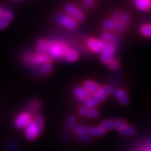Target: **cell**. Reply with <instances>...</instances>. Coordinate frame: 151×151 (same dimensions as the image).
<instances>
[{"label": "cell", "mask_w": 151, "mask_h": 151, "mask_svg": "<svg viewBox=\"0 0 151 151\" xmlns=\"http://www.w3.org/2000/svg\"><path fill=\"white\" fill-rule=\"evenodd\" d=\"M53 70V65L51 62H47V63H44L41 65L40 66H39L38 71L39 74L43 75H48Z\"/></svg>", "instance_id": "44dd1931"}, {"label": "cell", "mask_w": 151, "mask_h": 151, "mask_svg": "<svg viewBox=\"0 0 151 151\" xmlns=\"http://www.w3.org/2000/svg\"><path fill=\"white\" fill-rule=\"evenodd\" d=\"M2 12H3V9H2V8L0 7V16H1V15L2 14Z\"/></svg>", "instance_id": "836d02e7"}, {"label": "cell", "mask_w": 151, "mask_h": 151, "mask_svg": "<svg viewBox=\"0 0 151 151\" xmlns=\"http://www.w3.org/2000/svg\"><path fill=\"white\" fill-rule=\"evenodd\" d=\"M108 66L111 70H117L120 68V61L117 58H112L110 61L107 63Z\"/></svg>", "instance_id": "f1b7e54d"}, {"label": "cell", "mask_w": 151, "mask_h": 151, "mask_svg": "<svg viewBox=\"0 0 151 151\" xmlns=\"http://www.w3.org/2000/svg\"><path fill=\"white\" fill-rule=\"evenodd\" d=\"M115 96L117 97L118 99L119 102L123 104V105H126L129 102V97L128 94L126 93V91L123 89H117Z\"/></svg>", "instance_id": "e0dca14e"}, {"label": "cell", "mask_w": 151, "mask_h": 151, "mask_svg": "<svg viewBox=\"0 0 151 151\" xmlns=\"http://www.w3.org/2000/svg\"><path fill=\"white\" fill-rule=\"evenodd\" d=\"M110 94V90H109V86L101 87L99 91L93 94V96H90V98L85 101V105L90 107H94L98 105L103 100H105L107 98V96Z\"/></svg>", "instance_id": "277c9868"}, {"label": "cell", "mask_w": 151, "mask_h": 151, "mask_svg": "<svg viewBox=\"0 0 151 151\" xmlns=\"http://www.w3.org/2000/svg\"><path fill=\"white\" fill-rule=\"evenodd\" d=\"M117 21H120L124 23V24H126V25H128L130 21H131V18H130V15L128 13H126V12L120 13V16H119V19Z\"/></svg>", "instance_id": "83f0119b"}, {"label": "cell", "mask_w": 151, "mask_h": 151, "mask_svg": "<svg viewBox=\"0 0 151 151\" xmlns=\"http://www.w3.org/2000/svg\"><path fill=\"white\" fill-rule=\"evenodd\" d=\"M150 2H151V0H150Z\"/></svg>", "instance_id": "d590c367"}, {"label": "cell", "mask_w": 151, "mask_h": 151, "mask_svg": "<svg viewBox=\"0 0 151 151\" xmlns=\"http://www.w3.org/2000/svg\"><path fill=\"white\" fill-rule=\"evenodd\" d=\"M55 20L58 24L69 30H75L78 26V22L69 15L58 14L55 16Z\"/></svg>", "instance_id": "8992f818"}, {"label": "cell", "mask_w": 151, "mask_h": 151, "mask_svg": "<svg viewBox=\"0 0 151 151\" xmlns=\"http://www.w3.org/2000/svg\"><path fill=\"white\" fill-rule=\"evenodd\" d=\"M118 131L123 135H126V136H131L135 133V129L131 126H129L127 124H125L123 126L120 127V128L117 129Z\"/></svg>", "instance_id": "7402d4cb"}, {"label": "cell", "mask_w": 151, "mask_h": 151, "mask_svg": "<svg viewBox=\"0 0 151 151\" xmlns=\"http://www.w3.org/2000/svg\"><path fill=\"white\" fill-rule=\"evenodd\" d=\"M102 40L105 42L106 43H107V42L117 43L121 40V36L118 33L115 32L106 31L102 34Z\"/></svg>", "instance_id": "4fadbf2b"}, {"label": "cell", "mask_w": 151, "mask_h": 151, "mask_svg": "<svg viewBox=\"0 0 151 151\" xmlns=\"http://www.w3.org/2000/svg\"><path fill=\"white\" fill-rule=\"evenodd\" d=\"M134 2L136 8L141 11H147L151 8V2L150 0H134Z\"/></svg>", "instance_id": "ffe728a7"}, {"label": "cell", "mask_w": 151, "mask_h": 151, "mask_svg": "<svg viewBox=\"0 0 151 151\" xmlns=\"http://www.w3.org/2000/svg\"><path fill=\"white\" fill-rule=\"evenodd\" d=\"M15 1H19V0H15Z\"/></svg>", "instance_id": "e575fe53"}, {"label": "cell", "mask_w": 151, "mask_h": 151, "mask_svg": "<svg viewBox=\"0 0 151 151\" xmlns=\"http://www.w3.org/2000/svg\"><path fill=\"white\" fill-rule=\"evenodd\" d=\"M13 19V13L10 10H3V12L0 16V30L5 29L9 25Z\"/></svg>", "instance_id": "7c38bea8"}, {"label": "cell", "mask_w": 151, "mask_h": 151, "mask_svg": "<svg viewBox=\"0 0 151 151\" xmlns=\"http://www.w3.org/2000/svg\"><path fill=\"white\" fill-rule=\"evenodd\" d=\"M89 129L90 127L85 125H76L73 127V131L82 142H88L90 140Z\"/></svg>", "instance_id": "8fae6325"}, {"label": "cell", "mask_w": 151, "mask_h": 151, "mask_svg": "<svg viewBox=\"0 0 151 151\" xmlns=\"http://www.w3.org/2000/svg\"><path fill=\"white\" fill-rule=\"evenodd\" d=\"M78 113L82 117L86 118H96L100 116V111L95 109L94 107H90L87 106H82L78 109Z\"/></svg>", "instance_id": "30bf717a"}, {"label": "cell", "mask_w": 151, "mask_h": 151, "mask_svg": "<svg viewBox=\"0 0 151 151\" xmlns=\"http://www.w3.org/2000/svg\"><path fill=\"white\" fill-rule=\"evenodd\" d=\"M69 45L62 40L49 41L46 54H48L52 59L63 60L65 54L69 50Z\"/></svg>", "instance_id": "7a4b0ae2"}, {"label": "cell", "mask_w": 151, "mask_h": 151, "mask_svg": "<svg viewBox=\"0 0 151 151\" xmlns=\"http://www.w3.org/2000/svg\"><path fill=\"white\" fill-rule=\"evenodd\" d=\"M106 45V42L97 38H90L87 41V46L93 53L99 54L103 51Z\"/></svg>", "instance_id": "ba28073f"}, {"label": "cell", "mask_w": 151, "mask_h": 151, "mask_svg": "<svg viewBox=\"0 0 151 151\" xmlns=\"http://www.w3.org/2000/svg\"><path fill=\"white\" fill-rule=\"evenodd\" d=\"M126 25L124 24L123 22L120 21H115V28L114 30H116L117 32H123V31L126 29Z\"/></svg>", "instance_id": "f546056e"}, {"label": "cell", "mask_w": 151, "mask_h": 151, "mask_svg": "<svg viewBox=\"0 0 151 151\" xmlns=\"http://www.w3.org/2000/svg\"><path fill=\"white\" fill-rule=\"evenodd\" d=\"M117 43L114 42H107L106 45L100 53V61L103 64H107L113 58L117 52Z\"/></svg>", "instance_id": "5b68a950"}, {"label": "cell", "mask_w": 151, "mask_h": 151, "mask_svg": "<svg viewBox=\"0 0 151 151\" xmlns=\"http://www.w3.org/2000/svg\"><path fill=\"white\" fill-rule=\"evenodd\" d=\"M142 151H151V143H149V144L147 145L145 149L143 150Z\"/></svg>", "instance_id": "d6a6232c"}, {"label": "cell", "mask_w": 151, "mask_h": 151, "mask_svg": "<svg viewBox=\"0 0 151 151\" xmlns=\"http://www.w3.org/2000/svg\"><path fill=\"white\" fill-rule=\"evenodd\" d=\"M102 26L107 30L112 31L114 30L115 28V21H113L112 19H106L102 23Z\"/></svg>", "instance_id": "4316f807"}, {"label": "cell", "mask_w": 151, "mask_h": 151, "mask_svg": "<svg viewBox=\"0 0 151 151\" xmlns=\"http://www.w3.org/2000/svg\"><path fill=\"white\" fill-rule=\"evenodd\" d=\"M73 93L79 100L82 101H85L87 98H90V94H91L86 88H82L81 86L75 87L73 88Z\"/></svg>", "instance_id": "5bb4252c"}, {"label": "cell", "mask_w": 151, "mask_h": 151, "mask_svg": "<svg viewBox=\"0 0 151 151\" xmlns=\"http://www.w3.org/2000/svg\"><path fill=\"white\" fill-rule=\"evenodd\" d=\"M89 133H90V135H92L93 137H101L104 134L105 130H103L100 126H95L90 127V129H89Z\"/></svg>", "instance_id": "603a6c76"}, {"label": "cell", "mask_w": 151, "mask_h": 151, "mask_svg": "<svg viewBox=\"0 0 151 151\" xmlns=\"http://www.w3.org/2000/svg\"><path fill=\"white\" fill-rule=\"evenodd\" d=\"M76 125H77V117H75L74 115H69V117H67L66 122V127L71 130V129H73Z\"/></svg>", "instance_id": "d4e9b609"}, {"label": "cell", "mask_w": 151, "mask_h": 151, "mask_svg": "<svg viewBox=\"0 0 151 151\" xmlns=\"http://www.w3.org/2000/svg\"><path fill=\"white\" fill-rule=\"evenodd\" d=\"M83 85H84V88H86V90L88 91L90 94H93L99 91V90H100V88H101L97 83L94 82V81H93L91 80L86 81L84 82V84H83Z\"/></svg>", "instance_id": "ac0fdd59"}, {"label": "cell", "mask_w": 151, "mask_h": 151, "mask_svg": "<svg viewBox=\"0 0 151 151\" xmlns=\"http://www.w3.org/2000/svg\"><path fill=\"white\" fill-rule=\"evenodd\" d=\"M78 58L79 53L77 50L73 49V48H69V50L67 51L64 57H63V60L67 61V62H74Z\"/></svg>", "instance_id": "2e32d148"}, {"label": "cell", "mask_w": 151, "mask_h": 151, "mask_svg": "<svg viewBox=\"0 0 151 151\" xmlns=\"http://www.w3.org/2000/svg\"><path fill=\"white\" fill-rule=\"evenodd\" d=\"M41 105H42V103H41V101L39 99L36 98V99L31 100L27 105L28 112L30 113L31 114H36L40 110Z\"/></svg>", "instance_id": "9a60e30c"}, {"label": "cell", "mask_w": 151, "mask_h": 151, "mask_svg": "<svg viewBox=\"0 0 151 151\" xmlns=\"http://www.w3.org/2000/svg\"><path fill=\"white\" fill-rule=\"evenodd\" d=\"M23 61L31 67H39L47 62H52V58L48 54L40 52H26L23 55Z\"/></svg>", "instance_id": "3957f363"}, {"label": "cell", "mask_w": 151, "mask_h": 151, "mask_svg": "<svg viewBox=\"0 0 151 151\" xmlns=\"http://www.w3.org/2000/svg\"><path fill=\"white\" fill-rule=\"evenodd\" d=\"M82 4L86 9H90L92 7H93L94 5H95V0H83Z\"/></svg>", "instance_id": "1f68e13d"}, {"label": "cell", "mask_w": 151, "mask_h": 151, "mask_svg": "<svg viewBox=\"0 0 151 151\" xmlns=\"http://www.w3.org/2000/svg\"><path fill=\"white\" fill-rule=\"evenodd\" d=\"M64 10L66 13L77 22H82L85 20V15L82 13L80 9L73 5L72 3H66L64 5Z\"/></svg>", "instance_id": "52a82bcc"}, {"label": "cell", "mask_w": 151, "mask_h": 151, "mask_svg": "<svg viewBox=\"0 0 151 151\" xmlns=\"http://www.w3.org/2000/svg\"><path fill=\"white\" fill-rule=\"evenodd\" d=\"M44 120L41 114H36L34 117L25 127L26 137L29 140H33L37 137L42 132Z\"/></svg>", "instance_id": "6da1fadb"}, {"label": "cell", "mask_w": 151, "mask_h": 151, "mask_svg": "<svg viewBox=\"0 0 151 151\" xmlns=\"http://www.w3.org/2000/svg\"><path fill=\"white\" fill-rule=\"evenodd\" d=\"M32 120V114L29 112H22L15 117L14 125L18 128L25 127Z\"/></svg>", "instance_id": "9c48e42d"}, {"label": "cell", "mask_w": 151, "mask_h": 151, "mask_svg": "<svg viewBox=\"0 0 151 151\" xmlns=\"http://www.w3.org/2000/svg\"><path fill=\"white\" fill-rule=\"evenodd\" d=\"M113 124H114V128L118 129L120 127L123 126V125L127 124V123H126V121L123 120V119H117V120L113 121Z\"/></svg>", "instance_id": "4dcf8cb0"}, {"label": "cell", "mask_w": 151, "mask_h": 151, "mask_svg": "<svg viewBox=\"0 0 151 151\" xmlns=\"http://www.w3.org/2000/svg\"><path fill=\"white\" fill-rule=\"evenodd\" d=\"M140 33L144 37H151V24H144L140 29Z\"/></svg>", "instance_id": "cb8c5ba5"}, {"label": "cell", "mask_w": 151, "mask_h": 151, "mask_svg": "<svg viewBox=\"0 0 151 151\" xmlns=\"http://www.w3.org/2000/svg\"><path fill=\"white\" fill-rule=\"evenodd\" d=\"M49 41L45 38H40L36 42V52H40V53H46L47 48H48Z\"/></svg>", "instance_id": "d6986e66"}, {"label": "cell", "mask_w": 151, "mask_h": 151, "mask_svg": "<svg viewBox=\"0 0 151 151\" xmlns=\"http://www.w3.org/2000/svg\"><path fill=\"white\" fill-rule=\"evenodd\" d=\"M100 127L106 131H109V130H113L114 128V124H113V121L112 120H106L103 121L100 124Z\"/></svg>", "instance_id": "484cf974"}]
</instances>
